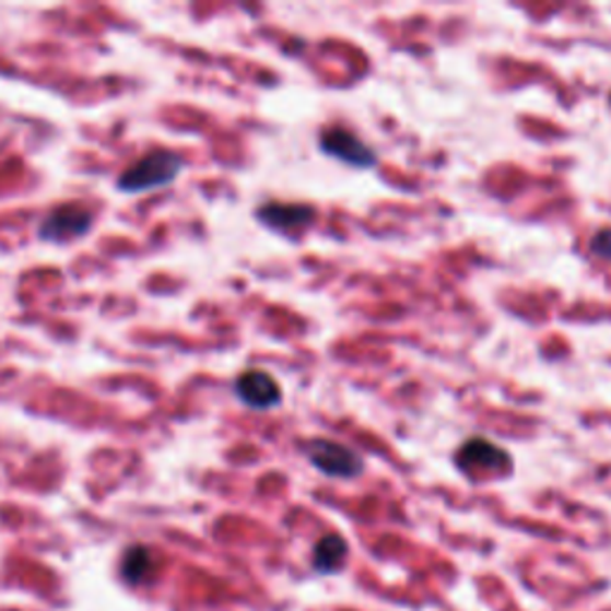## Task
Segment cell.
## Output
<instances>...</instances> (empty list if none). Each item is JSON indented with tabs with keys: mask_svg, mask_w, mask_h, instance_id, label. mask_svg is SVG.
Returning <instances> with one entry per match:
<instances>
[{
	"mask_svg": "<svg viewBox=\"0 0 611 611\" xmlns=\"http://www.w3.org/2000/svg\"><path fill=\"white\" fill-rule=\"evenodd\" d=\"M256 218L263 225L280 230V232H294L304 230L314 223V208L310 205H294V203H266L256 211Z\"/></svg>",
	"mask_w": 611,
	"mask_h": 611,
	"instance_id": "52a82bcc",
	"label": "cell"
},
{
	"mask_svg": "<svg viewBox=\"0 0 611 611\" xmlns=\"http://www.w3.org/2000/svg\"><path fill=\"white\" fill-rule=\"evenodd\" d=\"M320 146L325 153L332 155V158H340L356 167H371L378 163L375 151L363 144L356 134L346 132V129H328L320 139Z\"/></svg>",
	"mask_w": 611,
	"mask_h": 611,
	"instance_id": "8992f818",
	"label": "cell"
},
{
	"mask_svg": "<svg viewBox=\"0 0 611 611\" xmlns=\"http://www.w3.org/2000/svg\"><path fill=\"white\" fill-rule=\"evenodd\" d=\"M120 574L129 585L146 583L153 576V554H151V550L141 548V544L129 548L122 556Z\"/></svg>",
	"mask_w": 611,
	"mask_h": 611,
	"instance_id": "9c48e42d",
	"label": "cell"
},
{
	"mask_svg": "<svg viewBox=\"0 0 611 611\" xmlns=\"http://www.w3.org/2000/svg\"><path fill=\"white\" fill-rule=\"evenodd\" d=\"M590 249L595 256H600V258H604V261L611 263V230L597 232L590 242Z\"/></svg>",
	"mask_w": 611,
	"mask_h": 611,
	"instance_id": "30bf717a",
	"label": "cell"
},
{
	"mask_svg": "<svg viewBox=\"0 0 611 611\" xmlns=\"http://www.w3.org/2000/svg\"><path fill=\"white\" fill-rule=\"evenodd\" d=\"M234 392H237V397L244 401L246 407L256 409V411L275 409L282 399L280 385L266 371L242 373L237 385H234Z\"/></svg>",
	"mask_w": 611,
	"mask_h": 611,
	"instance_id": "277c9868",
	"label": "cell"
},
{
	"mask_svg": "<svg viewBox=\"0 0 611 611\" xmlns=\"http://www.w3.org/2000/svg\"><path fill=\"white\" fill-rule=\"evenodd\" d=\"M346 559H349V542L342 536H337V532H328V536H322L316 542L310 564H314V571L318 576H334L344 568Z\"/></svg>",
	"mask_w": 611,
	"mask_h": 611,
	"instance_id": "ba28073f",
	"label": "cell"
},
{
	"mask_svg": "<svg viewBox=\"0 0 611 611\" xmlns=\"http://www.w3.org/2000/svg\"><path fill=\"white\" fill-rule=\"evenodd\" d=\"M308 459L314 463L320 473L330 475V478H359L363 473V459L354 449H349L346 445H340V442L332 439H314L306 447Z\"/></svg>",
	"mask_w": 611,
	"mask_h": 611,
	"instance_id": "3957f363",
	"label": "cell"
},
{
	"mask_svg": "<svg viewBox=\"0 0 611 611\" xmlns=\"http://www.w3.org/2000/svg\"><path fill=\"white\" fill-rule=\"evenodd\" d=\"M91 225H94V213H91L86 205L62 203L54 208V211L44 218V223L38 225V239L48 244H68L89 234Z\"/></svg>",
	"mask_w": 611,
	"mask_h": 611,
	"instance_id": "7a4b0ae2",
	"label": "cell"
},
{
	"mask_svg": "<svg viewBox=\"0 0 611 611\" xmlns=\"http://www.w3.org/2000/svg\"><path fill=\"white\" fill-rule=\"evenodd\" d=\"M457 466L463 473H475V471H506L512 466L509 454L502 451L495 442L473 437L457 454Z\"/></svg>",
	"mask_w": 611,
	"mask_h": 611,
	"instance_id": "5b68a950",
	"label": "cell"
},
{
	"mask_svg": "<svg viewBox=\"0 0 611 611\" xmlns=\"http://www.w3.org/2000/svg\"><path fill=\"white\" fill-rule=\"evenodd\" d=\"M185 171V158L175 151H151L144 158H139L134 165L117 179V187L125 193H144L151 189H163L179 177Z\"/></svg>",
	"mask_w": 611,
	"mask_h": 611,
	"instance_id": "6da1fadb",
	"label": "cell"
}]
</instances>
